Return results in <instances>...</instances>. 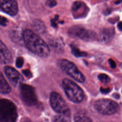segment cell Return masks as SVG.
<instances>
[{
  "label": "cell",
  "instance_id": "obj_1",
  "mask_svg": "<svg viewBox=\"0 0 122 122\" xmlns=\"http://www.w3.org/2000/svg\"><path fill=\"white\" fill-rule=\"evenodd\" d=\"M22 38L26 48L36 55L45 58L50 54V49L46 42L30 30L27 29L22 33Z\"/></svg>",
  "mask_w": 122,
  "mask_h": 122
},
{
  "label": "cell",
  "instance_id": "obj_2",
  "mask_svg": "<svg viewBox=\"0 0 122 122\" xmlns=\"http://www.w3.org/2000/svg\"><path fill=\"white\" fill-rule=\"evenodd\" d=\"M64 92L68 98L74 103L81 102L84 94L83 90L75 82L68 78H64L62 81Z\"/></svg>",
  "mask_w": 122,
  "mask_h": 122
},
{
  "label": "cell",
  "instance_id": "obj_3",
  "mask_svg": "<svg viewBox=\"0 0 122 122\" xmlns=\"http://www.w3.org/2000/svg\"><path fill=\"white\" fill-rule=\"evenodd\" d=\"M17 116L16 107L11 101L0 99V122H13L16 121Z\"/></svg>",
  "mask_w": 122,
  "mask_h": 122
},
{
  "label": "cell",
  "instance_id": "obj_4",
  "mask_svg": "<svg viewBox=\"0 0 122 122\" xmlns=\"http://www.w3.org/2000/svg\"><path fill=\"white\" fill-rule=\"evenodd\" d=\"M95 109L103 115H112L119 110L118 104L115 101L108 99H101L96 101L94 103Z\"/></svg>",
  "mask_w": 122,
  "mask_h": 122
},
{
  "label": "cell",
  "instance_id": "obj_5",
  "mask_svg": "<svg viewBox=\"0 0 122 122\" xmlns=\"http://www.w3.org/2000/svg\"><path fill=\"white\" fill-rule=\"evenodd\" d=\"M60 66L64 71L77 81L82 83L85 81L84 75L72 62L66 59H63L61 61Z\"/></svg>",
  "mask_w": 122,
  "mask_h": 122
},
{
  "label": "cell",
  "instance_id": "obj_6",
  "mask_svg": "<svg viewBox=\"0 0 122 122\" xmlns=\"http://www.w3.org/2000/svg\"><path fill=\"white\" fill-rule=\"evenodd\" d=\"M50 102L51 108L57 113L70 114V110L67 104L58 93L55 92L51 93Z\"/></svg>",
  "mask_w": 122,
  "mask_h": 122
},
{
  "label": "cell",
  "instance_id": "obj_7",
  "mask_svg": "<svg viewBox=\"0 0 122 122\" xmlns=\"http://www.w3.org/2000/svg\"><path fill=\"white\" fill-rule=\"evenodd\" d=\"M68 33L72 37L84 41H92L96 38V34L94 31L78 25L70 28Z\"/></svg>",
  "mask_w": 122,
  "mask_h": 122
},
{
  "label": "cell",
  "instance_id": "obj_8",
  "mask_svg": "<svg viewBox=\"0 0 122 122\" xmlns=\"http://www.w3.org/2000/svg\"><path fill=\"white\" fill-rule=\"evenodd\" d=\"M20 87V97L23 102L28 106L35 105L37 102V99L33 87L25 84H22Z\"/></svg>",
  "mask_w": 122,
  "mask_h": 122
},
{
  "label": "cell",
  "instance_id": "obj_9",
  "mask_svg": "<svg viewBox=\"0 0 122 122\" xmlns=\"http://www.w3.org/2000/svg\"><path fill=\"white\" fill-rule=\"evenodd\" d=\"M5 73L11 84L14 87L20 86L23 78L21 75L14 68L10 66H6L4 68Z\"/></svg>",
  "mask_w": 122,
  "mask_h": 122
},
{
  "label": "cell",
  "instance_id": "obj_10",
  "mask_svg": "<svg viewBox=\"0 0 122 122\" xmlns=\"http://www.w3.org/2000/svg\"><path fill=\"white\" fill-rule=\"evenodd\" d=\"M0 8L7 14L14 16L18 11L17 0H0Z\"/></svg>",
  "mask_w": 122,
  "mask_h": 122
},
{
  "label": "cell",
  "instance_id": "obj_11",
  "mask_svg": "<svg viewBox=\"0 0 122 122\" xmlns=\"http://www.w3.org/2000/svg\"><path fill=\"white\" fill-rule=\"evenodd\" d=\"M115 33L114 29L112 27L105 28L102 29L98 36L100 41L103 43H108L113 39Z\"/></svg>",
  "mask_w": 122,
  "mask_h": 122
},
{
  "label": "cell",
  "instance_id": "obj_12",
  "mask_svg": "<svg viewBox=\"0 0 122 122\" xmlns=\"http://www.w3.org/2000/svg\"><path fill=\"white\" fill-rule=\"evenodd\" d=\"M12 60V56L10 51L0 40V62L2 64H8L10 63Z\"/></svg>",
  "mask_w": 122,
  "mask_h": 122
},
{
  "label": "cell",
  "instance_id": "obj_13",
  "mask_svg": "<svg viewBox=\"0 0 122 122\" xmlns=\"http://www.w3.org/2000/svg\"><path fill=\"white\" fill-rule=\"evenodd\" d=\"M11 91V88L8 84L3 74L0 71V93L8 94Z\"/></svg>",
  "mask_w": 122,
  "mask_h": 122
},
{
  "label": "cell",
  "instance_id": "obj_14",
  "mask_svg": "<svg viewBox=\"0 0 122 122\" xmlns=\"http://www.w3.org/2000/svg\"><path fill=\"white\" fill-rule=\"evenodd\" d=\"M32 26L34 29L39 33H44L46 30V27L44 23L40 20H35L33 21Z\"/></svg>",
  "mask_w": 122,
  "mask_h": 122
},
{
  "label": "cell",
  "instance_id": "obj_15",
  "mask_svg": "<svg viewBox=\"0 0 122 122\" xmlns=\"http://www.w3.org/2000/svg\"><path fill=\"white\" fill-rule=\"evenodd\" d=\"M54 122H67L70 121V114H60V115L55 116L53 118Z\"/></svg>",
  "mask_w": 122,
  "mask_h": 122
},
{
  "label": "cell",
  "instance_id": "obj_16",
  "mask_svg": "<svg viewBox=\"0 0 122 122\" xmlns=\"http://www.w3.org/2000/svg\"><path fill=\"white\" fill-rule=\"evenodd\" d=\"M71 50L72 53L76 57H85L87 56V53L84 51H81L78 48L75 46H71Z\"/></svg>",
  "mask_w": 122,
  "mask_h": 122
},
{
  "label": "cell",
  "instance_id": "obj_17",
  "mask_svg": "<svg viewBox=\"0 0 122 122\" xmlns=\"http://www.w3.org/2000/svg\"><path fill=\"white\" fill-rule=\"evenodd\" d=\"M74 120L77 122H89L92 121L89 117L82 114L76 115L74 117Z\"/></svg>",
  "mask_w": 122,
  "mask_h": 122
},
{
  "label": "cell",
  "instance_id": "obj_18",
  "mask_svg": "<svg viewBox=\"0 0 122 122\" xmlns=\"http://www.w3.org/2000/svg\"><path fill=\"white\" fill-rule=\"evenodd\" d=\"M51 45L52 47L56 50H62L63 49V44L62 41H61L59 40H55L51 42Z\"/></svg>",
  "mask_w": 122,
  "mask_h": 122
},
{
  "label": "cell",
  "instance_id": "obj_19",
  "mask_svg": "<svg viewBox=\"0 0 122 122\" xmlns=\"http://www.w3.org/2000/svg\"><path fill=\"white\" fill-rule=\"evenodd\" d=\"M84 5V4L81 1H75L72 4V10L74 12H76L78 11L81 8H82Z\"/></svg>",
  "mask_w": 122,
  "mask_h": 122
},
{
  "label": "cell",
  "instance_id": "obj_20",
  "mask_svg": "<svg viewBox=\"0 0 122 122\" xmlns=\"http://www.w3.org/2000/svg\"><path fill=\"white\" fill-rule=\"evenodd\" d=\"M99 80L103 83H108L110 82L111 79L108 75L104 73H101L98 75Z\"/></svg>",
  "mask_w": 122,
  "mask_h": 122
},
{
  "label": "cell",
  "instance_id": "obj_21",
  "mask_svg": "<svg viewBox=\"0 0 122 122\" xmlns=\"http://www.w3.org/2000/svg\"><path fill=\"white\" fill-rule=\"evenodd\" d=\"M23 59L21 57H18L16 60V66L18 68H21L23 65Z\"/></svg>",
  "mask_w": 122,
  "mask_h": 122
},
{
  "label": "cell",
  "instance_id": "obj_22",
  "mask_svg": "<svg viewBox=\"0 0 122 122\" xmlns=\"http://www.w3.org/2000/svg\"><path fill=\"white\" fill-rule=\"evenodd\" d=\"M57 2L55 0H48L46 2V5L50 7H53L55 6Z\"/></svg>",
  "mask_w": 122,
  "mask_h": 122
},
{
  "label": "cell",
  "instance_id": "obj_23",
  "mask_svg": "<svg viewBox=\"0 0 122 122\" xmlns=\"http://www.w3.org/2000/svg\"><path fill=\"white\" fill-rule=\"evenodd\" d=\"M7 19L2 16H0V24L3 26H5L6 25L7 23Z\"/></svg>",
  "mask_w": 122,
  "mask_h": 122
},
{
  "label": "cell",
  "instance_id": "obj_24",
  "mask_svg": "<svg viewBox=\"0 0 122 122\" xmlns=\"http://www.w3.org/2000/svg\"><path fill=\"white\" fill-rule=\"evenodd\" d=\"M108 61H109V63L110 64V65L111 66V67L112 69H114L116 68V64L115 63V62H114V61L113 60H112V59H110L109 60H108Z\"/></svg>",
  "mask_w": 122,
  "mask_h": 122
},
{
  "label": "cell",
  "instance_id": "obj_25",
  "mask_svg": "<svg viewBox=\"0 0 122 122\" xmlns=\"http://www.w3.org/2000/svg\"><path fill=\"white\" fill-rule=\"evenodd\" d=\"M22 73L27 77H30L31 76V72L29 70L26 69L22 71Z\"/></svg>",
  "mask_w": 122,
  "mask_h": 122
},
{
  "label": "cell",
  "instance_id": "obj_26",
  "mask_svg": "<svg viewBox=\"0 0 122 122\" xmlns=\"http://www.w3.org/2000/svg\"><path fill=\"white\" fill-rule=\"evenodd\" d=\"M100 91H101V92H102V93H108L109 92H110V89L109 88H105V89H104V88H101Z\"/></svg>",
  "mask_w": 122,
  "mask_h": 122
},
{
  "label": "cell",
  "instance_id": "obj_27",
  "mask_svg": "<svg viewBox=\"0 0 122 122\" xmlns=\"http://www.w3.org/2000/svg\"><path fill=\"white\" fill-rule=\"evenodd\" d=\"M58 19V16L54 20L52 19L51 20V25L54 27H55L56 26H57V24H56V20Z\"/></svg>",
  "mask_w": 122,
  "mask_h": 122
},
{
  "label": "cell",
  "instance_id": "obj_28",
  "mask_svg": "<svg viewBox=\"0 0 122 122\" xmlns=\"http://www.w3.org/2000/svg\"><path fill=\"white\" fill-rule=\"evenodd\" d=\"M117 27L119 30L122 31V21H120L118 23Z\"/></svg>",
  "mask_w": 122,
  "mask_h": 122
},
{
  "label": "cell",
  "instance_id": "obj_29",
  "mask_svg": "<svg viewBox=\"0 0 122 122\" xmlns=\"http://www.w3.org/2000/svg\"><path fill=\"white\" fill-rule=\"evenodd\" d=\"M121 2H122V0H118L117 1H116L115 3L116 4H118V3H119Z\"/></svg>",
  "mask_w": 122,
  "mask_h": 122
}]
</instances>
